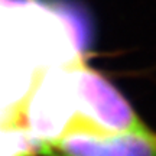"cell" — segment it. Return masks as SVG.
I'll return each instance as SVG.
<instances>
[{"mask_svg":"<svg viewBox=\"0 0 156 156\" xmlns=\"http://www.w3.org/2000/svg\"><path fill=\"white\" fill-rule=\"evenodd\" d=\"M69 129L61 137L39 142L34 149L38 156H156V130L103 132Z\"/></svg>","mask_w":156,"mask_h":156,"instance_id":"1","label":"cell"},{"mask_svg":"<svg viewBox=\"0 0 156 156\" xmlns=\"http://www.w3.org/2000/svg\"><path fill=\"white\" fill-rule=\"evenodd\" d=\"M74 78L80 97L106 127L116 132L136 133L152 130L122 91L103 74L78 62L74 68Z\"/></svg>","mask_w":156,"mask_h":156,"instance_id":"2","label":"cell"}]
</instances>
